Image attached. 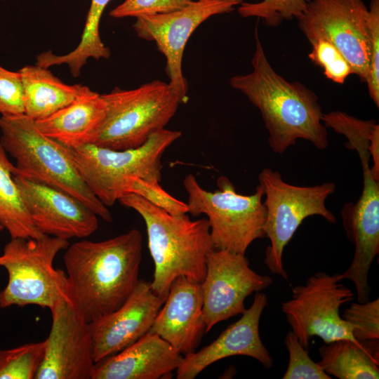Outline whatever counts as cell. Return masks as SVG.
Here are the masks:
<instances>
[{"mask_svg": "<svg viewBox=\"0 0 379 379\" xmlns=\"http://www.w3.org/2000/svg\"><path fill=\"white\" fill-rule=\"evenodd\" d=\"M142 237L137 229L112 238L69 245L63 261L68 300L87 322L118 309L139 281Z\"/></svg>", "mask_w": 379, "mask_h": 379, "instance_id": "6da1fadb", "label": "cell"}, {"mask_svg": "<svg viewBox=\"0 0 379 379\" xmlns=\"http://www.w3.org/2000/svg\"><path fill=\"white\" fill-rule=\"evenodd\" d=\"M254 36L253 71L231 77V87L241 92L260 112L274 152L283 154L298 139L325 149L328 133L317 95L302 83L289 82L274 69L260 41L258 25Z\"/></svg>", "mask_w": 379, "mask_h": 379, "instance_id": "7a4b0ae2", "label": "cell"}, {"mask_svg": "<svg viewBox=\"0 0 379 379\" xmlns=\"http://www.w3.org/2000/svg\"><path fill=\"white\" fill-rule=\"evenodd\" d=\"M119 201L143 219L148 248L154 264L152 290L166 300L173 281L185 277L201 283L206 259L214 249L206 218L192 220L187 215H174L133 193H126Z\"/></svg>", "mask_w": 379, "mask_h": 379, "instance_id": "3957f363", "label": "cell"}, {"mask_svg": "<svg viewBox=\"0 0 379 379\" xmlns=\"http://www.w3.org/2000/svg\"><path fill=\"white\" fill-rule=\"evenodd\" d=\"M0 144L16 161L15 172L65 191L103 220L112 215L90 190L68 148L47 137L25 114L0 116Z\"/></svg>", "mask_w": 379, "mask_h": 379, "instance_id": "277c9868", "label": "cell"}, {"mask_svg": "<svg viewBox=\"0 0 379 379\" xmlns=\"http://www.w3.org/2000/svg\"><path fill=\"white\" fill-rule=\"evenodd\" d=\"M181 135L180 131L163 128L141 146L124 150L95 144L67 148L88 187L110 207L127 192L128 182L133 178L160 182L162 156Z\"/></svg>", "mask_w": 379, "mask_h": 379, "instance_id": "5b68a950", "label": "cell"}, {"mask_svg": "<svg viewBox=\"0 0 379 379\" xmlns=\"http://www.w3.org/2000/svg\"><path fill=\"white\" fill-rule=\"evenodd\" d=\"M68 240L48 235L41 238H11L0 255V266L8 272V283L0 291V308L34 305L51 310L68 300L65 272L54 267L57 254Z\"/></svg>", "mask_w": 379, "mask_h": 379, "instance_id": "8992f818", "label": "cell"}, {"mask_svg": "<svg viewBox=\"0 0 379 379\" xmlns=\"http://www.w3.org/2000/svg\"><path fill=\"white\" fill-rule=\"evenodd\" d=\"M217 185L218 190L210 192L193 174L187 175L183 185L188 213L208 217L214 248L245 255L255 240L265 237L267 209L262 201L263 190L258 185L252 194H238L225 176L218 178Z\"/></svg>", "mask_w": 379, "mask_h": 379, "instance_id": "52a82bcc", "label": "cell"}, {"mask_svg": "<svg viewBox=\"0 0 379 379\" xmlns=\"http://www.w3.org/2000/svg\"><path fill=\"white\" fill-rule=\"evenodd\" d=\"M107 113L93 144L114 150L136 148L165 128L183 104L169 83L159 80L101 95Z\"/></svg>", "mask_w": 379, "mask_h": 379, "instance_id": "ba28073f", "label": "cell"}, {"mask_svg": "<svg viewBox=\"0 0 379 379\" xmlns=\"http://www.w3.org/2000/svg\"><path fill=\"white\" fill-rule=\"evenodd\" d=\"M258 181L265 197V237L270 242L265 250L264 262L272 274L288 279L283 265L284 249L303 220L312 215H320L329 223L336 222L335 216L326 206V201L334 192L335 185L331 182L307 187L291 185L284 180L279 171L270 168L261 171Z\"/></svg>", "mask_w": 379, "mask_h": 379, "instance_id": "9c48e42d", "label": "cell"}, {"mask_svg": "<svg viewBox=\"0 0 379 379\" xmlns=\"http://www.w3.org/2000/svg\"><path fill=\"white\" fill-rule=\"evenodd\" d=\"M342 281L338 273L317 272L305 284L293 287L291 298L281 304L291 331L305 348L314 336L325 344L342 339L361 343L340 314V308L354 299L352 291Z\"/></svg>", "mask_w": 379, "mask_h": 379, "instance_id": "30bf717a", "label": "cell"}, {"mask_svg": "<svg viewBox=\"0 0 379 379\" xmlns=\"http://www.w3.org/2000/svg\"><path fill=\"white\" fill-rule=\"evenodd\" d=\"M298 21L309 42L317 38L329 41L366 83L371 52L368 8L362 0H310Z\"/></svg>", "mask_w": 379, "mask_h": 379, "instance_id": "8fae6325", "label": "cell"}, {"mask_svg": "<svg viewBox=\"0 0 379 379\" xmlns=\"http://www.w3.org/2000/svg\"><path fill=\"white\" fill-rule=\"evenodd\" d=\"M246 0H194L179 10L136 18L133 28L138 37L155 42L166 60L165 71L169 84L182 103L187 100V83L182 61L192 33L210 17L232 12Z\"/></svg>", "mask_w": 379, "mask_h": 379, "instance_id": "7c38bea8", "label": "cell"}, {"mask_svg": "<svg viewBox=\"0 0 379 379\" xmlns=\"http://www.w3.org/2000/svg\"><path fill=\"white\" fill-rule=\"evenodd\" d=\"M272 284L271 277L249 267L245 255L213 249L207 256L206 274L201 283L205 332L220 321L241 314L246 310L245 299Z\"/></svg>", "mask_w": 379, "mask_h": 379, "instance_id": "4fadbf2b", "label": "cell"}, {"mask_svg": "<svg viewBox=\"0 0 379 379\" xmlns=\"http://www.w3.org/2000/svg\"><path fill=\"white\" fill-rule=\"evenodd\" d=\"M373 132L364 126H356L345 135V145L355 150L363 171V188L355 203L345 204L340 212L343 226L349 241L354 246V254L349 266L357 274H366L379 253V180L370 166L369 145Z\"/></svg>", "mask_w": 379, "mask_h": 379, "instance_id": "5bb4252c", "label": "cell"}, {"mask_svg": "<svg viewBox=\"0 0 379 379\" xmlns=\"http://www.w3.org/2000/svg\"><path fill=\"white\" fill-rule=\"evenodd\" d=\"M50 311L51 327L35 379H93L95 361L90 324L68 300Z\"/></svg>", "mask_w": 379, "mask_h": 379, "instance_id": "9a60e30c", "label": "cell"}, {"mask_svg": "<svg viewBox=\"0 0 379 379\" xmlns=\"http://www.w3.org/2000/svg\"><path fill=\"white\" fill-rule=\"evenodd\" d=\"M13 178L34 225L42 234L65 240L83 239L98 229V216L68 192L16 172Z\"/></svg>", "mask_w": 379, "mask_h": 379, "instance_id": "2e32d148", "label": "cell"}, {"mask_svg": "<svg viewBox=\"0 0 379 379\" xmlns=\"http://www.w3.org/2000/svg\"><path fill=\"white\" fill-rule=\"evenodd\" d=\"M165 300L140 279L127 300L116 310L89 323L94 360L114 355L148 333Z\"/></svg>", "mask_w": 379, "mask_h": 379, "instance_id": "e0dca14e", "label": "cell"}, {"mask_svg": "<svg viewBox=\"0 0 379 379\" xmlns=\"http://www.w3.org/2000/svg\"><path fill=\"white\" fill-rule=\"evenodd\" d=\"M267 304L266 294L257 292L251 307L239 320L227 326L208 345L183 357L176 369V378L193 379L212 364L236 355L252 357L264 368H271L273 359L259 332L260 319Z\"/></svg>", "mask_w": 379, "mask_h": 379, "instance_id": "ac0fdd59", "label": "cell"}, {"mask_svg": "<svg viewBox=\"0 0 379 379\" xmlns=\"http://www.w3.org/2000/svg\"><path fill=\"white\" fill-rule=\"evenodd\" d=\"M205 331L201 283L177 277L149 332L186 356L195 352Z\"/></svg>", "mask_w": 379, "mask_h": 379, "instance_id": "d6986e66", "label": "cell"}, {"mask_svg": "<svg viewBox=\"0 0 379 379\" xmlns=\"http://www.w3.org/2000/svg\"><path fill=\"white\" fill-rule=\"evenodd\" d=\"M182 358L166 340L148 332L121 352L96 362L93 379L170 378Z\"/></svg>", "mask_w": 379, "mask_h": 379, "instance_id": "ffe728a7", "label": "cell"}, {"mask_svg": "<svg viewBox=\"0 0 379 379\" xmlns=\"http://www.w3.org/2000/svg\"><path fill=\"white\" fill-rule=\"evenodd\" d=\"M106 113L102 95L91 91L49 117L36 120L35 124L47 137L73 148L94 143Z\"/></svg>", "mask_w": 379, "mask_h": 379, "instance_id": "44dd1931", "label": "cell"}, {"mask_svg": "<svg viewBox=\"0 0 379 379\" xmlns=\"http://www.w3.org/2000/svg\"><path fill=\"white\" fill-rule=\"evenodd\" d=\"M21 76L24 114L33 120L49 117L91 90L80 84L68 85L48 68L26 65L18 69Z\"/></svg>", "mask_w": 379, "mask_h": 379, "instance_id": "7402d4cb", "label": "cell"}, {"mask_svg": "<svg viewBox=\"0 0 379 379\" xmlns=\"http://www.w3.org/2000/svg\"><path fill=\"white\" fill-rule=\"evenodd\" d=\"M317 362L330 376L339 379H378V341L357 343L338 340L321 346Z\"/></svg>", "mask_w": 379, "mask_h": 379, "instance_id": "603a6c76", "label": "cell"}, {"mask_svg": "<svg viewBox=\"0 0 379 379\" xmlns=\"http://www.w3.org/2000/svg\"><path fill=\"white\" fill-rule=\"evenodd\" d=\"M111 0H91L81 40L78 46L65 55H56L51 51L36 56V65L45 68L65 64L72 75L77 77L89 58L97 60L107 59L109 48L102 41L100 35V22L105 8Z\"/></svg>", "mask_w": 379, "mask_h": 379, "instance_id": "cb8c5ba5", "label": "cell"}, {"mask_svg": "<svg viewBox=\"0 0 379 379\" xmlns=\"http://www.w3.org/2000/svg\"><path fill=\"white\" fill-rule=\"evenodd\" d=\"M15 168L0 144V225L11 238H41L14 180Z\"/></svg>", "mask_w": 379, "mask_h": 379, "instance_id": "d4e9b609", "label": "cell"}, {"mask_svg": "<svg viewBox=\"0 0 379 379\" xmlns=\"http://www.w3.org/2000/svg\"><path fill=\"white\" fill-rule=\"evenodd\" d=\"M46 341L0 350V379H34L43 361Z\"/></svg>", "mask_w": 379, "mask_h": 379, "instance_id": "484cf974", "label": "cell"}, {"mask_svg": "<svg viewBox=\"0 0 379 379\" xmlns=\"http://www.w3.org/2000/svg\"><path fill=\"white\" fill-rule=\"evenodd\" d=\"M310 0H262L260 2H244L238 6L243 18L262 19L269 27H277L284 20L298 19L305 11Z\"/></svg>", "mask_w": 379, "mask_h": 379, "instance_id": "4316f807", "label": "cell"}, {"mask_svg": "<svg viewBox=\"0 0 379 379\" xmlns=\"http://www.w3.org/2000/svg\"><path fill=\"white\" fill-rule=\"evenodd\" d=\"M342 318L352 327V335L359 343L379 340V298L365 302H352Z\"/></svg>", "mask_w": 379, "mask_h": 379, "instance_id": "83f0119b", "label": "cell"}, {"mask_svg": "<svg viewBox=\"0 0 379 379\" xmlns=\"http://www.w3.org/2000/svg\"><path fill=\"white\" fill-rule=\"evenodd\" d=\"M310 43L312 48L308 57L315 65L322 68L328 79L343 84L350 74H354L348 61L329 41L317 38Z\"/></svg>", "mask_w": 379, "mask_h": 379, "instance_id": "f1b7e54d", "label": "cell"}, {"mask_svg": "<svg viewBox=\"0 0 379 379\" xmlns=\"http://www.w3.org/2000/svg\"><path fill=\"white\" fill-rule=\"evenodd\" d=\"M284 343L288 352L289 360L283 379H331L319 366L309 356L296 335L289 331L286 335Z\"/></svg>", "mask_w": 379, "mask_h": 379, "instance_id": "f546056e", "label": "cell"}, {"mask_svg": "<svg viewBox=\"0 0 379 379\" xmlns=\"http://www.w3.org/2000/svg\"><path fill=\"white\" fill-rule=\"evenodd\" d=\"M126 193L135 194L171 215H181L188 213L187 203L171 196L159 183L133 178L128 182Z\"/></svg>", "mask_w": 379, "mask_h": 379, "instance_id": "4dcf8cb0", "label": "cell"}, {"mask_svg": "<svg viewBox=\"0 0 379 379\" xmlns=\"http://www.w3.org/2000/svg\"><path fill=\"white\" fill-rule=\"evenodd\" d=\"M194 0H125L109 13L114 18H141L171 13L182 8Z\"/></svg>", "mask_w": 379, "mask_h": 379, "instance_id": "1f68e13d", "label": "cell"}, {"mask_svg": "<svg viewBox=\"0 0 379 379\" xmlns=\"http://www.w3.org/2000/svg\"><path fill=\"white\" fill-rule=\"evenodd\" d=\"M370 65L367 84L369 96L379 107V0H371L368 8Z\"/></svg>", "mask_w": 379, "mask_h": 379, "instance_id": "d6a6232c", "label": "cell"}, {"mask_svg": "<svg viewBox=\"0 0 379 379\" xmlns=\"http://www.w3.org/2000/svg\"><path fill=\"white\" fill-rule=\"evenodd\" d=\"M24 114L23 91L21 76L18 71L0 65V115Z\"/></svg>", "mask_w": 379, "mask_h": 379, "instance_id": "836d02e7", "label": "cell"}, {"mask_svg": "<svg viewBox=\"0 0 379 379\" xmlns=\"http://www.w3.org/2000/svg\"><path fill=\"white\" fill-rule=\"evenodd\" d=\"M3 230H4L3 227L0 225V231H1Z\"/></svg>", "mask_w": 379, "mask_h": 379, "instance_id": "e575fe53", "label": "cell"}]
</instances>
